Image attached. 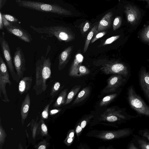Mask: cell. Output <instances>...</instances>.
Returning <instances> with one entry per match:
<instances>
[{
	"instance_id": "cell-17",
	"label": "cell",
	"mask_w": 149,
	"mask_h": 149,
	"mask_svg": "<svg viewBox=\"0 0 149 149\" xmlns=\"http://www.w3.org/2000/svg\"><path fill=\"white\" fill-rule=\"evenodd\" d=\"M30 100L28 94H27L25 98L22 103L21 108V113L22 122H24L26 118L28 113L30 106Z\"/></svg>"
},
{
	"instance_id": "cell-37",
	"label": "cell",
	"mask_w": 149,
	"mask_h": 149,
	"mask_svg": "<svg viewBox=\"0 0 149 149\" xmlns=\"http://www.w3.org/2000/svg\"><path fill=\"white\" fill-rule=\"evenodd\" d=\"M74 94V92L72 91L69 93L68 95V99H71L73 97Z\"/></svg>"
},
{
	"instance_id": "cell-31",
	"label": "cell",
	"mask_w": 149,
	"mask_h": 149,
	"mask_svg": "<svg viewBox=\"0 0 149 149\" xmlns=\"http://www.w3.org/2000/svg\"><path fill=\"white\" fill-rule=\"evenodd\" d=\"M118 119V118L115 116H111L108 117L107 118V120L109 122H114L116 121Z\"/></svg>"
},
{
	"instance_id": "cell-35",
	"label": "cell",
	"mask_w": 149,
	"mask_h": 149,
	"mask_svg": "<svg viewBox=\"0 0 149 149\" xmlns=\"http://www.w3.org/2000/svg\"><path fill=\"white\" fill-rule=\"evenodd\" d=\"M7 0H0V9L3 8Z\"/></svg>"
},
{
	"instance_id": "cell-29",
	"label": "cell",
	"mask_w": 149,
	"mask_h": 149,
	"mask_svg": "<svg viewBox=\"0 0 149 149\" xmlns=\"http://www.w3.org/2000/svg\"><path fill=\"white\" fill-rule=\"evenodd\" d=\"M48 107L47 106V107L45 108L42 113V116L44 118L46 119L48 118Z\"/></svg>"
},
{
	"instance_id": "cell-20",
	"label": "cell",
	"mask_w": 149,
	"mask_h": 149,
	"mask_svg": "<svg viewBox=\"0 0 149 149\" xmlns=\"http://www.w3.org/2000/svg\"><path fill=\"white\" fill-rule=\"evenodd\" d=\"M90 27V24L88 21L82 23L79 26L81 32L83 34L88 30Z\"/></svg>"
},
{
	"instance_id": "cell-34",
	"label": "cell",
	"mask_w": 149,
	"mask_h": 149,
	"mask_svg": "<svg viewBox=\"0 0 149 149\" xmlns=\"http://www.w3.org/2000/svg\"><path fill=\"white\" fill-rule=\"evenodd\" d=\"M3 20L2 17V14L0 13V29L1 30H2L3 27Z\"/></svg>"
},
{
	"instance_id": "cell-33",
	"label": "cell",
	"mask_w": 149,
	"mask_h": 149,
	"mask_svg": "<svg viewBox=\"0 0 149 149\" xmlns=\"http://www.w3.org/2000/svg\"><path fill=\"white\" fill-rule=\"evenodd\" d=\"M105 137L107 139H113L114 137V136L113 133H109L106 134Z\"/></svg>"
},
{
	"instance_id": "cell-27",
	"label": "cell",
	"mask_w": 149,
	"mask_h": 149,
	"mask_svg": "<svg viewBox=\"0 0 149 149\" xmlns=\"http://www.w3.org/2000/svg\"><path fill=\"white\" fill-rule=\"evenodd\" d=\"M4 130H3V128L1 127V125L0 127V144L1 145L2 143L3 144L4 141L5 139V133H4Z\"/></svg>"
},
{
	"instance_id": "cell-6",
	"label": "cell",
	"mask_w": 149,
	"mask_h": 149,
	"mask_svg": "<svg viewBox=\"0 0 149 149\" xmlns=\"http://www.w3.org/2000/svg\"><path fill=\"white\" fill-rule=\"evenodd\" d=\"M13 63L17 74L16 82L18 83L23 77L24 72L26 70L25 56L20 47L16 48L13 57Z\"/></svg>"
},
{
	"instance_id": "cell-28",
	"label": "cell",
	"mask_w": 149,
	"mask_h": 149,
	"mask_svg": "<svg viewBox=\"0 0 149 149\" xmlns=\"http://www.w3.org/2000/svg\"><path fill=\"white\" fill-rule=\"evenodd\" d=\"M128 149H139L136 146L133 141L132 139L129 143L127 147Z\"/></svg>"
},
{
	"instance_id": "cell-5",
	"label": "cell",
	"mask_w": 149,
	"mask_h": 149,
	"mask_svg": "<svg viewBox=\"0 0 149 149\" xmlns=\"http://www.w3.org/2000/svg\"><path fill=\"white\" fill-rule=\"evenodd\" d=\"M0 44L3 56L14 81H17V76L14 66L9 45L5 38V33L2 32L0 36Z\"/></svg>"
},
{
	"instance_id": "cell-13",
	"label": "cell",
	"mask_w": 149,
	"mask_h": 149,
	"mask_svg": "<svg viewBox=\"0 0 149 149\" xmlns=\"http://www.w3.org/2000/svg\"><path fill=\"white\" fill-rule=\"evenodd\" d=\"M113 13L109 11L101 19L98 24L97 31H103L108 28L111 24Z\"/></svg>"
},
{
	"instance_id": "cell-3",
	"label": "cell",
	"mask_w": 149,
	"mask_h": 149,
	"mask_svg": "<svg viewBox=\"0 0 149 149\" xmlns=\"http://www.w3.org/2000/svg\"><path fill=\"white\" fill-rule=\"evenodd\" d=\"M15 2L20 7L64 15L72 14L71 11L56 4L26 0H15Z\"/></svg>"
},
{
	"instance_id": "cell-44",
	"label": "cell",
	"mask_w": 149,
	"mask_h": 149,
	"mask_svg": "<svg viewBox=\"0 0 149 149\" xmlns=\"http://www.w3.org/2000/svg\"><path fill=\"white\" fill-rule=\"evenodd\" d=\"M74 136V133L73 132H72L70 133V134H69V136L70 138H72V137H73Z\"/></svg>"
},
{
	"instance_id": "cell-12",
	"label": "cell",
	"mask_w": 149,
	"mask_h": 149,
	"mask_svg": "<svg viewBox=\"0 0 149 149\" xmlns=\"http://www.w3.org/2000/svg\"><path fill=\"white\" fill-rule=\"evenodd\" d=\"M73 46H70L64 50L59 54L58 57V69L60 71L66 66L71 58Z\"/></svg>"
},
{
	"instance_id": "cell-7",
	"label": "cell",
	"mask_w": 149,
	"mask_h": 149,
	"mask_svg": "<svg viewBox=\"0 0 149 149\" xmlns=\"http://www.w3.org/2000/svg\"><path fill=\"white\" fill-rule=\"evenodd\" d=\"M101 69L107 74H116L126 77L128 74L127 66L122 63L118 62H109L104 65Z\"/></svg>"
},
{
	"instance_id": "cell-30",
	"label": "cell",
	"mask_w": 149,
	"mask_h": 149,
	"mask_svg": "<svg viewBox=\"0 0 149 149\" xmlns=\"http://www.w3.org/2000/svg\"><path fill=\"white\" fill-rule=\"evenodd\" d=\"M2 17L4 27H5L11 24L12 23L6 19L2 15Z\"/></svg>"
},
{
	"instance_id": "cell-4",
	"label": "cell",
	"mask_w": 149,
	"mask_h": 149,
	"mask_svg": "<svg viewBox=\"0 0 149 149\" xmlns=\"http://www.w3.org/2000/svg\"><path fill=\"white\" fill-rule=\"evenodd\" d=\"M127 100L130 107L139 117L144 116L149 118V105L137 93L133 86L127 88Z\"/></svg>"
},
{
	"instance_id": "cell-18",
	"label": "cell",
	"mask_w": 149,
	"mask_h": 149,
	"mask_svg": "<svg viewBox=\"0 0 149 149\" xmlns=\"http://www.w3.org/2000/svg\"><path fill=\"white\" fill-rule=\"evenodd\" d=\"M98 25H96L91 29L86 37L83 49L84 53H85L88 50L90 43L94 35L98 33L97 30Z\"/></svg>"
},
{
	"instance_id": "cell-9",
	"label": "cell",
	"mask_w": 149,
	"mask_h": 149,
	"mask_svg": "<svg viewBox=\"0 0 149 149\" xmlns=\"http://www.w3.org/2000/svg\"><path fill=\"white\" fill-rule=\"evenodd\" d=\"M139 83L141 91L149 102V72L145 68L142 67L139 75Z\"/></svg>"
},
{
	"instance_id": "cell-24",
	"label": "cell",
	"mask_w": 149,
	"mask_h": 149,
	"mask_svg": "<svg viewBox=\"0 0 149 149\" xmlns=\"http://www.w3.org/2000/svg\"><path fill=\"white\" fill-rule=\"evenodd\" d=\"M138 134L141 136L146 138L149 141V129L146 128L139 130Z\"/></svg>"
},
{
	"instance_id": "cell-25",
	"label": "cell",
	"mask_w": 149,
	"mask_h": 149,
	"mask_svg": "<svg viewBox=\"0 0 149 149\" xmlns=\"http://www.w3.org/2000/svg\"><path fill=\"white\" fill-rule=\"evenodd\" d=\"M2 15L10 22L15 23L18 21V20L17 18L10 15L3 14Z\"/></svg>"
},
{
	"instance_id": "cell-22",
	"label": "cell",
	"mask_w": 149,
	"mask_h": 149,
	"mask_svg": "<svg viewBox=\"0 0 149 149\" xmlns=\"http://www.w3.org/2000/svg\"><path fill=\"white\" fill-rule=\"evenodd\" d=\"M120 36V35H116L112 36L107 39L102 44L103 46H104L112 43L118 39Z\"/></svg>"
},
{
	"instance_id": "cell-39",
	"label": "cell",
	"mask_w": 149,
	"mask_h": 149,
	"mask_svg": "<svg viewBox=\"0 0 149 149\" xmlns=\"http://www.w3.org/2000/svg\"><path fill=\"white\" fill-rule=\"evenodd\" d=\"M110 96H106L105 97H104L103 98L102 100L103 102H106V101H109V100H110Z\"/></svg>"
},
{
	"instance_id": "cell-19",
	"label": "cell",
	"mask_w": 149,
	"mask_h": 149,
	"mask_svg": "<svg viewBox=\"0 0 149 149\" xmlns=\"http://www.w3.org/2000/svg\"><path fill=\"white\" fill-rule=\"evenodd\" d=\"M140 36L143 41L147 42H149V25L143 29L140 33Z\"/></svg>"
},
{
	"instance_id": "cell-8",
	"label": "cell",
	"mask_w": 149,
	"mask_h": 149,
	"mask_svg": "<svg viewBox=\"0 0 149 149\" xmlns=\"http://www.w3.org/2000/svg\"><path fill=\"white\" fill-rule=\"evenodd\" d=\"M5 28L9 33L15 36L23 41L30 43L33 40L32 36L29 33L19 26L13 25L12 23Z\"/></svg>"
},
{
	"instance_id": "cell-2",
	"label": "cell",
	"mask_w": 149,
	"mask_h": 149,
	"mask_svg": "<svg viewBox=\"0 0 149 149\" xmlns=\"http://www.w3.org/2000/svg\"><path fill=\"white\" fill-rule=\"evenodd\" d=\"M52 63L49 57L42 55L36 64V84L34 88L36 90L45 91L47 87V81L51 77Z\"/></svg>"
},
{
	"instance_id": "cell-14",
	"label": "cell",
	"mask_w": 149,
	"mask_h": 149,
	"mask_svg": "<svg viewBox=\"0 0 149 149\" xmlns=\"http://www.w3.org/2000/svg\"><path fill=\"white\" fill-rule=\"evenodd\" d=\"M32 81L31 76L23 77L19 81L18 90L21 94L26 92L31 88Z\"/></svg>"
},
{
	"instance_id": "cell-43",
	"label": "cell",
	"mask_w": 149,
	"mask_h": 149,
	"mask_svg": "<svg viewBox=\"0 0 149 149\" xmlns=\"http://www.w3.org/2000/svg\"><path fill=\"white\" fill-rule=\"evenodd\" d=\"M46 148V146L43 145H41L38 148V149H45Z\"/></svg>"
},
{
	"instance_id": "cell-15",
	"label": "cell",
	"mask_w": 149,
	"mask_h": 149,
	"mask_svg": "<svg viewBox=\"0 0 149 149\" xmlns=\"http://www.w3.org/2000/svg\"><path fill=\"white\" fill-rule=\"evenodd\" d=\"M133 134L132 140L139 149H149V141L145 137Z\"/></svg>"
},
{
	"instance_id": "cell-11",
	"label": "cell",
	"mask_w": 149,
	"mask_h": 149,
	"mask_svg": "<svg viewBox=\"0 0 149 149\" xmlns=\"http://www.w3.org/2000/svg\"><path fill=\"white\" fill-rule=\"evenodd\" d=\"M125 8L128 22L131 24H135L140 18L139 10L136 7L131 5H127Z\"/></svg>"
},
{
	"instance_id": "cell-46",
	"label": "cell",
	"mask_w": 149,
	"mask_h": 149,
	"mask_svg": "<svg viewBox=\"0 0 149 149\" xmlns=\"http://www.w3.org/2000/svg\"><path fill=\"white\" fill-rule=\"evenodd\" d=\"M143 0V1H146L147 2L148 4V6H149V0Z\"/></svg>"
},
{
	"instance_id": "cell-40",
	"label": "cell",
	"mask_w": 149,
	"mask_h": 149,
	"mask_svg": "<svg viewBox=\"0 0 149 149\" xmlns=\"http://www.w3.org/2000/svg\"><path fill=\"white\" fill-rule=\"evenodd\" d=\"M82 129V128L81 126L80 127V126H78L76 129V132L77 133L79 132Z\"/></svg>"
},
{
	"instance_id": "cell-21",
	"label": "cell",
	"mask_w": 149,
	"mask_h": 149,
	"mask_svg": "<svg viewBox=\"0 0 149 149\" xmlns=\"http://www.w3.org/2000/svg\"><path fill=\"white\" fill-rule=\"evenodd\" d=\"M122 23V19L120 16H118L114 19L113 24V29L115 31L118 29L121 26Z\"/></svg>"
},
{
	"instance_id": "cell-42",
	"label": "cell",
	"mask_w": 149,
	"mask_h": 149,
	"mask_svg": "<svg viewBox=\"0 0 149 149\" xmlns=\"http://www.w3.org/2000/svg\"><path fill=\"white\" fill-rule=\"evenodd\" d=\"M58 111L57 109H53L50 111V113L52 114H54L58 112Z\"/></svg>"
},
{
	"instance_id": "cell-16",
	"label": "cell",
	"mask_w": 149,
	"mask_h": 149,
	"mask_svg": "<svg viewBox=\"0 0 149 149\" xmlns=\"http://www.w3.org/2000/svg\"><path fill=\"white\" fill-rule=\"evenodd\" d=\"M83 60V56L79 54H77L72 62L68 74L71 77L74 72L78 68L81 64Z\"/></svg>"
},
{
	"instance_id": "cell-38",
	"label": "cell",
	"mask_w": 149,
	"mask_h": 149,
	"mask_svg": "<svg viewBox=\"0 0 149 149\" xmlns=\"http://www.w3.org/2000/svg\"><path fill=\"white\" fill-rule=\"evenodd\" d=\"M85 91H84L82 90L81 91L79 94L78 95V97L79 98H80L82 97L84 94Z\"/></svg>"
},
{
	"instance_id": "cell-10",
	"label": "cell",
	"mask_w": 149,
	"mask_h": 149,
	"mask_svg": "<svg viewBox=\"0 0 149 149\" xmlns=\"http://www.w3.org/2000/svg\"><path fill=\"white\" fill-rule=\"evenodd\" d=\"M7 83L10 85L11 84L6 65L0 54V87L3 92L5 91L6 85Z\"/></svg>"
},
{
	"instance_id": "cell-36",
	"label": "cell",
	"mask_w": 149,
	"mask_h": 149,
	"mask_svg": "<svg viewBox=\"0 0 149 149\" xmlns=\"http://www.w3.org/2000/svg\"><path fill=\"white\" fill-rule=\"evenodd\" d=\"M62 100V97L61 96H59L57 98L56 102L57 105H59L61 104Z\"/></svg>"
},
{
	"instance_id": "cell-41",
	"label": "cell",
	"mask_w": 149,
	"mask_h": 149,
	"mask_svg": "<svg viewBox=\"0 0 149 149\" xmlns=\"http://www.w3.org/2000/svg\"><path fill=\"white\" fill-rule=\"evenodd\" d=\"M86 125V122L85 121H83L81 123V127L82 128H84L85 127Z\"/></svg>"
},
{
	"instance_id": "cell-1",
	"label": "cell",
	"mask_w": 149,
	"mask_h": 149,
	"mask_svg": "<svg viewBox=\"0 0 149 149\" xmlns=\"http://www.w3.org/2000/svg\"><path fill=\"white\" fill-rule=\"evenodd\" d=\"M30 28L37 33L45 35L47 37H54L60 42H71L75 35L69 28L61 26L36 27L30 25Z\"/></svg>"
},
{
	"instance_id": "cell-23",
	"label": "cell",
	"mask_w": 149,
	"mask_h": 149,
	"mask_svg": "<svg viewBox=\"0 0 149 149\" xmlns=\"http://www.w3.org/2000/svg\"><path fill=\"white\" fill-rule=\"evenodd\" d=\"M107 33V32L106 31H103L97 33L95 34V36L94 35L91 41V43H93L98 39L104 36Z\"/></svg>"
},
{
	"instance_id": "cell-32",
	"label": "cell",
	"mask_w": 149,
	"mask_h": 149,
	"mask_svg": "<svg viewBox=\"0 0 149 149\" xmlns=\"http://www.w3.org/2000/svg\"><path fill=\"white\" fill-rule=\"evenodd\" d=\"M41 128L42 131L45 134H47V129L46 125L44 123H42L41 125Z\"/></svg>"
},
{
	"instance_id": "cell-26",
	"label": "cell",
	"mask_w": 149,
	"mask_h": 149,
	"mask_svg": "<svg viewBox=\"0 0 149 149\" xmlns=\"http://www.w3.org/2000/svg\"><path fill=\"white\" fill-rule=\"evenodd\" d=\"M60 87V84L59 82H55L53 85L51 90L52 93H53L58 91Z\"/></svg>"
},
{
	"instance_id": "cell-45",
	"label": "cell",
	"mask_w": 149,
	"mask_h": 149,
	"mask_svg": "<svg viewBox=\"0 0 149 149\" xmlns=\"http://www.w3.org/2000/svg\"><path fill=\"white\" fill-rule=\"evenodd\" d=\"M72 138H70L68 139V140H67V141H68V143H70L71 142H72Z\"/></svg>"
}]
</instances>
